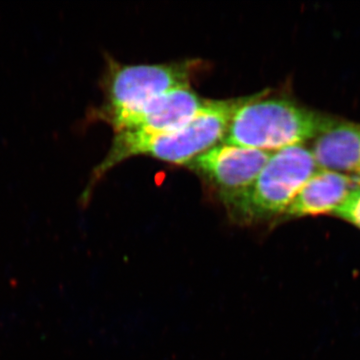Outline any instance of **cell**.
I'll use <instances>...</instances> for the list:
<instances>
[{
    "instance_id": "6da1fadb",
    "label": "cell",
    "mask_w": 360,
    "mask_h": 360,
    "mask_svg": "<svg viewBox=\"0 0 360 360\" xmlns=\"http://www.w3.org/2000/svg\"><path fill=\"white\" fill-rule=\"evenodd\" d=\"M252 97L207 101L205 108L186 127L160 134H115L110 150L90 174L82 201L86 202L94 186L104 175L132 156L146 155L155 160L187 165L224 139L236 110Z\"/></svg>"
},
{
    "instance_id": "7a4b0ae2",
    "label": "cell",
    "mask_w": 360,
    "mask_h": 360,
    "mask_svg": "<svg viewBox=\"0 0 360 360\" xmlns=\"http://www.w3.org/2000/svg\"><path fill=\"white\" fill-rule=\"evenodd\" d=\"M267 94L269 90L255 94L236 110L222 143L271 153L316 139L338 120Z\"/></svg>"
},
{
    "instance_id": "3957f363",
    "label": "cell",
    "mask_w": 360,
    "mask_h": 360,
    "mask_svg": "<svg viewBox=\"0 0 360 360\" xmlns=\"http://www.w3.org/2000/svg\"><path fill=\"white\" fill-rule=\"evenodd\" d=\"M198 63L193 60L165 65H124L108 58L101 79L103 103L87 120L110 124L116 131L125 120L170 90L191 84Z\"/></svg>"
},
{
    "instance_id": "277c9868",
    "label": "cell",
    "mask_w": 360,
    "mask_h": 360,
    "mask_svg": "<svg viewBox=\"0 0 360 360\" xmlns=\"http://www.w3.org/2000/svg\"><path fill=\"white\" fill-rule=\"evenodd\" d=\"M317 169L312 151L302 144L274 151L257 179L222 203L232 221L238 224L281 217Z\"/></svg>"
},
{
    "instance_id": "5b68a950",
    "label": "cell",
    "mask_w": 360,
    "mask_h": 360,
    "mask_svg": "<svg viewBox=\"0 0 360 360\" xmlns=\"http://www.w3.org/2000/svg\"><path fill=\"white\" fill-rule=\"evenodd\" d=\"M271 155L269 151L220 142L194 158L186 167L214 186L222 202L250 186Z\"/></svg>"
},
{
    "instance_id": "8992f818",
    "label": "cell",
    "mask_w": 360,
    "mask_h": 360,
    "mask_svg": "<svg viewBox=\"0 0 360 360\" xmlns=\"http://www.w3.org/2000/svg\"><path fill=\"white\" fill-rule=\"evenodd\" d=\"M207 99L201 98L191 84L170 90L125 120L115 134H160L174 131L188 124L205 108Z\"/></svg>"
},
{
    "instance_id": "52a82bcc",
    "label": "cell",
    "mask_w": 360,
    "mask_h": 360,
    "mask_svg": "<svg viewBox=\"0 0 360 360\" xmlns=\"http://www.w3.org/2000/svg\"><path fill=\"white\" fill-rule=\"evenodd\" d=\"M356 186L352 177L319 168L284 210V219L335 212Z\"/></svg>"
},
{
    "instance_id": "ba28073f",
    "label": "cell",
    "mask_w": 360,
    "mask_h": 360,
    "mask_svg": "<svg viewBox=\"0 0 360 360\" xmlns=\"http://www.w3.org/2000/svg\"><path fill=\"white\" fill-rule=\"evenodd\" d=\"M311 151L317 167L354 174L360 168V123L338 120L316 137Z\"/></svg>"
},
{
    "instance_id": "9c48e42d",
    "label": "cell",
    "mask_w": 360,
    "mask_h": 360,
    "mask_svg": "<svg viewBox=\"0 0 360 360\" xmlns=\"http://www.w3.org/2000/svg\"><path fill=\"white\" fill-rule=\"evenodd\" d=\"M333 213L360 229V186H355Z\"/></svg>"
},
{
    "instance_id": "30bf717a",
    "label": "cell",
    "mask_w": 360,
    "mask_h": 360,
    "mask_svg": "<svg viewBox=\"0 0 360 360\" xmlns=\"http://www.w3.org/2000/svg\"><path fill=\"white\" fill-rule=\"evenodd\" d=\"M352 179H354V181L357 186H360V168L354 172Z\"/></svg>"
}]
</instances>
